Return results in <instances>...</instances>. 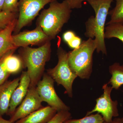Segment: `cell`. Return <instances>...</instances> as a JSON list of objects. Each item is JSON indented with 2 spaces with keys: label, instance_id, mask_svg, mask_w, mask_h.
Segmentation results:
<instances>
[{
  "label": "cell",
  "instance_id": "6da1fadb",
  "mask_svg": "<svg viewBox=\"0 0 123 123\" xmlns=\"http://www.w3.org/2000/svg\"><path fill=\"white\" fill-rule=\"evenodd\" d=\"M114 0H86L94 10L95 16H92L85 23L86 37L94 39L97 44L96 51L107 55L105 42V25L109 9Z\"/></svg>",
  "mask_w": 123,
  "mask_h": 123
},
{
  "label": "cell",
  "instance_id": "7a4b0ae2",
  "mask_svg": "<svg viewBox=\"0 0 123 123\" xmlns=\"http://www.w3.org/2000/svg\"><path fill=\"white\" fill-rule=\"evenodd\" d=\"M72 9L65 0L62 2L55 1L50 3L48 8L43 10L39 16L37 26L51 40L61 31L64 24L68 21Z\"/></svg>",
  "mask_w": 123,
  "mask_h": 123
},
{
  "label": "cell",
  "instance_id": "3957f363",
  "mask_svg": "<svg viewBox=\"0 0 123 123\" xmlns=\"http://www.w3.org/2000/svg\"><path fill=\"white\" fill-rule=\"evenodd\" d=\"M50 41L38 48L29 46L22 47L20 52V57L23 66L27 68V72L31 80L30 87H36L43 77L44 66L50 57Z\"/></svg>",
  "mask_w": 123,
  "mask_h": 123
},
{
  "label": "cell",
  "instance_id": "277c9868",
  "mask_svg": "<svg viewBox=\"0 0 123 123\" xmlns=\"http://www.w3.org/2000/svg\"><path fill=\"white\" fill-rule=\"evenodd\" d=\"M97 49L94 39L89 38L82 41L78 48L68 52L69 65L78 77L88 79L93 70V54Z\"/></svg>",
  "mask_w": 123,
  "mask_h": 123
},
{
  "label": "cell",
  "instance_id": "5b68a950",
  "mask_svg": "<svg viewBox=\"0 0 123 123\" xmlns=\"http://www.w3.org/2000/svg\"><path fill=\"white\" fill-rule=\"evenodd\" d=\"M57 64L55 68L48 69L47 73L58 85H61L63 86L69 97L72 98L73 84L77 76L69 65L68 52L61 47H59L57 50Z\"/></svg>",
  "mask_w": 123,
  "mask_h": 123
},
{
  "label": "cell",
  "instance_id": "8992f818",
  "mask_svg": "<svg viewBox=\"0 0 123 123\" xmlns=\"http://www.w3.org/2000/svg\"><path fill=\"white\" fill-rule=\"evenodd\" d=\"M57 0H19L18 18L13 32L16 34L31 22L46 5Z\"/></svg>",
  "mask_w": 123,
  "mask_h": 123
},
{
  "label": "cell",
  "instance_id": "52a82bcc",
  "mask_svg": "<svg viewBox=\"0 0 123 123\" xmlns=\"http://www.w3.org/2000/svg\"><path fill=\"white\" fill-rule=\"evenodd\" d=\"M103 93L96 99V104L92 110L88 111L86 116L95 112L99 113L102 116L104 122L111 123L113 118L119 116L118 102L114 101L111 97L112 89L108 84H104L102 86Z\"/></svg>",
  "mask_w": 123,
  "mask_h": 123
},
{
  "label": "cell",
  "instance_id": "ba28073f",
  "mask_svg": "<svg viewBox=\"0 0 123 123\" xmlns=\"http://www.w3.org/2000/svg\"><path fill=\"white\" fill-rule=\"evenodd\" d=\"M55 82L47 73L43 74L42 79L38 82L36 86L37 92L41 100L55 108L57 112L69 111L70 108L64 103L56 93L54 87Z\"/></svg>",
  "mask_w": 123,
  "mask_h": 123
},
{
  "label": "cell",
  "instance_id": "9c48e42d",
  "mask_svg": "<svg viewBox=\"0 0 123 123\" xmlns=\"http://www.w3.org/2000/svg\"><path fill=\"white\" fill-rule=\"evenodd\" d=\"M42 101L36 87H29L26 95L11 116L9 121L14 123L43 107Z\"/></svg>",
  "mask_w": 123,
  "mask_h": 123
},
{
  "label": "cell",
  "instance_id": "30bf717a",
  "mask_svg": "<svg viewBox=\"0 0 123 123\" xmlns=\"http://www.w3.org/2000/svg\"><path fill=\"white\" fill-rule=\"evenodd\" d=\"M12 42L17 48L25 47L30 45L44 44L51 40L40 26L32 31H26L12 35Z\"/></svg>",
  "mask_w": 123,
  "mask_h": 123
},
{
  "label": "cell",
  "instance_id": "8fae6325",
  "mask_svg": "<svg viewBox=\"0 0 123 123\" xmlns=\"http://www.w3.org/2000/svg\"><path fill=\"white\" fill-rule=\"evenodd\" d=\"M31 80L27 71L23 72L18 86L14 91L10 103L7 115L11 117L18 106L24 99L30 85Z\"/></svg>",
  "mask_w": 123,
  "mask_h": 123
},
{
  "label": "cell",
  "instance_id": "7c38bea8",
  "mask_svg": "<svg viewBox=\"0 0 123 123\" xmlns=\"http://www.w3.org/2000/svg\"><path fill=\"white\" fill-rule=\"evenodd\" d=\"M20 78L6 81L0 85V116L7 114L12 94L19 84Z\"/></svg>",
  "mask_w": 123,
  "mask_h": 123
},
{
  "label": "cell",
  "instance_id": "4fadbf2b",
  "mask_svg": "<svg viewBox=\"0 0 123 123\" xmlns=\"http://www.w3.org/2000/svg\"><path fill=\"white\" fill-rule=\"evenodd\" d=\"M57 112L55 108L49 106L43 107L31 113L15 123H47Z\"/></svg>",
  "mask_w": 123,
  "mask_h": 123
},
{
  "label": "cell",
  "instance_id": "5bb4252c",
  "mask_svg": "<svg viewBox=\"0 0 123 123\" xmlns=\"http://www.w3.org/2000/svg\"><path fill=\"white\" fill-rule=\"evenodd\" d=\"M17 18L15 19L5 29L0 31V59L5 55L17 48L12 42V33L13 32Z\"/></svg>",
  "mask_w": 123,
  "mask_h": 123
},
{
  "label": "cell",
  "instance_id": "9a60e30c",
  "mask_svg": "<svg viewBox=\"0 0 123 123\" xmlns=\"http://www.w3.org/2000/svg\"><path fill=\"white\" fill-rule=\"evenodd\" d=\"M109 71L111 76L108 84L118 90L123 85V65L115 62L109 66Z\"/></svg>",
  "mask_w": 123,
  "mask_h": 123
},
{
  "label": "cell",
  "instance_id": "2e32d148",
  "mask_svg": "<svg viewBox=\"0 0 123 123\" xmlns=\"http://www.w3.org/2000/svg\"><path fill=\"white\" fill-rule=\"evenodd\" d=\"M15 50H12L7 53L3 63L6 70L10 74L17 73L20 72L23 66L20 56L13 55Z\"/></svg>",
  "mask_w": 123,
  "mask_h": 123
},
{
  "label": "cell",
  "instance_id": "e0dca14e",
  "mask_svg": "<svg viewBox=\"0 0 123 123\" xmlns=\"http://www.w3.org/2000/svg\"><path fill=\"white\" fill-rule=\"evenodd\" d=\"M115 6L110 10L108 14L111 18L107 25L112 24H123V0H115Z\"/></svg>",
  "mask_w": 123,
  "mask_h": 123
},
{
  "label": "cell",
  "instance_id": "ac0fdd59",
  "mask_svg": "<svg viewBox=\"0 0 123 123\" xmlns=\"http://www.w3.org/2000/svg\"><path fill=\"white\" fill-rule=\"evenodd\" d=\"M116 38L123 43V24H112L107 25L105 28V38Z\"/></svg>",
  "mask_w": 123,
  "mask_h": 123
},
{
  "label": "cell",
  "instance_id": "d6986e66",
  "mask_svg": "<svg viewBox=\"0 0 123 123\" xmlns=\"http://www.w3.org/2000/svg\"><path fill=\"white\" fill-rule=\"evenodd\" d=\"M102 116L98 113L91 114L79 119H69L64 123H104Z\"/></svg>",
  "mask_w": 123,
  "mask_h": 123
},
{
  "label": "cell",
  "instance_id": "ffe728a7",
  "mask_svg": "<svg viewBox=\"0 0 123 123\" xmlns=\"http://www.w3.org/2000/svg\"><path fill=\"white\" fill-rule=\"evenodd\" d=\"M18 13L7 11L0 12V29H5L13 21L18 18Z\"/></svg>",
  "mask_w": 123,
  "mask_h": 123
},
{
  "label": "cell",
  "instance_id": "44dd1931",
  "mask_svg": "<svg viewBox=\"0 0 123 123\" xmlns=\"http://www.w3.org/2000/svg\"><path fill=\"white\" fill-rule=\"evenodd\" d=\"M72 115L69 111H57L53 118L47 123H64L65 121L71 118Z\"/></svg>",
  "mask_w": 123,
  "mask_h": 123
},
{
  "label": "cell",
  "instance_id": "7402d4cb",
  "mask_svg": "<svg viewBox=\"0 0 123 123\" xmlns=\"http://www.w3.org/2000/svg\"><path fill=\"white\" fill-rule=\"evenodd\" d=\"M18 0H5L2 11L18 13Z\"/></svg>",
  "mask_w": 123,
  "mask_h": 123
},
{
  "label": "cell",
  "instance_id": "603a6c76",
  "mask_svg": "<svg viewBox=\"0 0 123 123\" xmlns=\"http://www.w3.org/2000/svg\"><path fill=\"white\" fill-rule=\"evenodd\" d=\"M8 53L0 59V85L7 81V79L10 75L6 70L3 64L5 57Z\"/></svg>",
  "mask_w": 123,
  "mask_h": 123
},
{
  "label": "cell",
  "instance_id": "cb8c5ba5",
  "mask_svg": "<svg viewBox=\"0 0 123 123\" xmlns=\"http://www.w3.org/2000/svg\"><path fill=\"white\" fill-rule=\"evenodd\" d=\"M70 9H80L82 7V2L86 0H65Z\"/></svg>",
  "mask_w": 123,
  "mask_h": 123
},
{
  "label": "cell",
  "instance_id": "d4e9b609",
  "mask_svg": "<svg viewBox=\"0 0 123 123\" xmlns=\"http://www.w3.org/2000/svg\"><path fill=\"white\" fill-rule=\"evenodd\" d=\"M82 42L81 38L76 35L71 41L68 43V44L70 48L75 49L80 47Z\"/></svg>",
  "mask_w": 123,
  "mask_h": 123
},
{
  "label": "cell",
  "instance_id": "484cf974",
  "mask_svg": "<svg viewBox=\"0 0 123 123\" xmlns=\"http://www.w3.org/2000/svg\"><path fill=\"white\" fill-rule=\"evenodd\" d=\"M76 36V35L75 32L72 31H68L64 33L63 35V39L65 42L68 43L75 37Z\"/></svg>",
  "mask_w": 123,
  "mask_h": 123
},
{
  "label": "cell",
  "instance_id": "4316f807",
  "mask_svg": "<svg viewBox=\"0 0 123 123\" xmlns=\"http://www.w3.org/2000/svg\"><path fill=\"white\" fill-rule=\"evenodd\" d=\"M104 123H123L121 118L119 117H116L113 119V120L111 123H107L104 122Z\"/></svg>",
  "mask_w": 123,
  "mask_h": 123
},
{
  "label": "cell",
  "instance_id": "83f0119b",
  "mask_svg": "<svg viewBox=\"0 0 123 123\" xmlns=\"http://www.w3.org/2000/svg\"><path fill=\"white\" fill-rule=\"evenodd\" d=\"M0 123H12L9 120L5 119L2 117L0 116Z\"/></svg>",
  "mask_w": 123,
  "mask_h": 123
},
{
  "label": "cell",
  "instance_id": "f1b7e54d",
  "mask_svg": "<svg viewBox=\"0 0 123 123\" xmlns=\"http://www.w3.org/2000/svg\"><path fill=\"white\" fill-rule=\"evenodd\" d=\"M5 0H0V12L2 11V8L4 4Z\"/></svg>",
  "mask_w": 123,
  "mask_h": 123
},
{
  "label": "cell",
  "instance_id": "f546056e",
  "mask_svg": "<svg viewBox=\"0 0 123 123\" xmlns=\"http://www.w3.org/2000/svg\"><path fill=\"white\" fill-rule=\"evenodd\" d=\"M121 120H122V121L123 122V117H122V118H121Z\"/></svg>",
  "mask_w": 123,
  "mask_h": 123
},
{
  "label": "cell",
  "instance_id": "4dcf8cb0",
  "mask_svg": "<svg viewBox=\"0 0 123 123\" xmlns=\"http://www.w3.org/2000/svg\"><path fill=\"white\" fill-rule=\"evenodd\" d=\"M2 30V29H0V31H1V30Z\"/></svg>",
  "mask_w": 123,
  "mask_h": 123
}]
</instances>
